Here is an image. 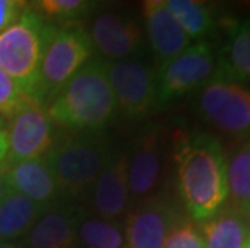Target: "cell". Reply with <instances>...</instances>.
<instances>
[{
  "label": "cell",
  "instance_id": "6da1fadb",
  "mask_svg": "<svg viewBox=\"0 0 250 248\" xmlns=\"http://www.w3.org/2000/svg\"><path fill=\"white\" fill-rule=\"evenodd\" d=\"M173 160L178 191L189 216L204 221L226 205L228 160L221 142L207 133L178 134Z\"/></svg>",
  "mask_w": 250,
  "mask_h": 248
},
{
  "label": "cell",
  "instance_id": "7a4b0ae2",
  "mask_svg": "<svg viewBox=\"0 0 250 248\" xmlns=\"http://www.w3.org/2000/svg\"><path fill=\"white\" fill-rule=\"evenodd\" d=\"M52 124L73 131H100L116 112L107 76V61L89 60L45 110Z\"/></svg>",
  "mask_w": 250,
  "mask_h": 248
},
{
  "label": "cell",
  "instance_id": "3957f363",
  "mask_svg": "<svg viewBox=\"0 0 250 248\" xmlns=\"http://www.w3.org/2000/svg\"><path fill=\"white\" fill-rule=\"evenodd\" d=\"M113 156L110 140L99 131H79L63 135L45 153L44 161L60 195L83 198Z\"/></svg>",
  "mask_w": 250,
  "mask_h": 248
},
{
  "label": "cell",
  "instance_id": "277c9868",
  "mask_svg": "<svg viewBox=\"0 0 250 248\" xmlns=\"http://www.w3.org/2000/svg\"><path fill=\"white\" fill-rule=\"evenodd\" d=\"M54 31L49 21L28 7L17 23L0 33V70L33 100L39 86L42 58Z\"/></svg>",
  "mask_w": 250,
  "mask_h": 248
},
{
  "label": "cell",
  "instance_id": "5b68a950",
  "mask_svg": "<svg viewBox=\"0 0 250 248\" xmlns=\"http://www.w3.org/2000/svg\"><path fill=\"white\" fill-rule=\"evenodd\" d=\"M92 40L84 28L76 24H66L58 29L55 28L42 58L36 102L41 105L50 102L63 86L89 60H92Z\"/></svg>",
  "mask_w": 250,
  "mask_h": 248
},
{
  "label": "cell",
  "instance_id": "8992f818",
  "mask_svg": "<svg viewBox=\"0 0 250 248\" xmlns=\"http://www.w3.org/2000/svg\"><path fill=\"white\" fill-rule=\"evenodd\" d=\"M197 110L221 134L250 139V91L244 84L213 75L197 98Z\"/></svg>",
  "mask_w": 250,
  "mask_h": 248
},
{
  "label": "cell",
  "instance_id": "52a82bcc",
  "mask_svg": "<svg viewBox=\"0 0 250 248\" xmlns=\"http://www.w3.org/2000/svg\"><path fill=\"white\" fill-rule=\"evenodd\" d=\"M216 57L210 44L197 42L168 61L160 63L155 73L157 102L160 105L202 87L213 77Z\"/></svg>",
  "mask_w": 250,
  "mask_h": 248
},
{
  "label": "cell",
  "instance_id": "ba28073f",
  "mask_svg": "<svg viewBox=\"0 0 250 248\" xmlns=\"http://www.w3.org/2000/svg\"><path fill=\"white\" fill-rule=\"evenodd\" d=\"M107 76L116 108L127 118H142L158 103L155 73L147 63L136 58L107 61Z\"/></svg>",
  "mask_w": 250,
  "mask_h": 248
},
{
  "label": "cell",
  "instance_id": "9c48e42d",
  "mask_svg": "<svg viewBox=\"0 0 250 248\" xmlns=\"http://www.w3.org/2000/svg\"><path fill=\"white\" fill-rule=\"evenodd\" d=\"M52 121L41 103L33 102L10 118L7 128V156L3 163H17L45 156L54 145Z\"/></svg>",
  "mask_w": 250,
  "mask_h": 248
},
{
  "label": "cell",
  "instance_id": "30bf717a",
  "mask_svg": "<svg viewBox=\"0 0 250 248\" xmlns=\"http://www.w3.org/2000/svg\"><path fill=\"white\" fill-rule=\"evenodd\" d=\"M181 221L178 210L165 198L152 197L127 211L125 234L127 248H163L167 237Z\"/></svg>",
  "mask_w": 250,
  "mask_h": 248
},
{
  "label": "cell",
  "instance_id": "8fae6325",
  "mask_svg": "<svg viewBox=\"0 0 250 248\" xmlns=\"http://www.w3.org/2000/svg\"><path fill=\"white\" fill-rule=\"evenodd\" d=\"M163 176L162 134L152 129L136 140L127 153V186L136 205L152 198Z\"/></svg>",
  "mask_w": 250,
  "mask_h": 248
},
{
  "label": "cell",
  "instance_id": "7c38bea8",
  "mask_svg": "<svg viewBox=\"0 0 250 248\" xmlns=\"http://www.w3.org/2000/svg\"><path fill=\"white\" fill-rule=\"evenodd\" d=\"M90 202L97 218L116 221L127 213L131 205L127 186V153L113 155L90 189Z\"/></svg>",
  "mask_w": 250,
  "mask_h": 248
},
{
  "label": "cell",
  "instance_id": "4fadbf2b",
  "mask_svg": "<svg viewBox=\"0 0 250 248\" xmlns=\"http://www.w3.org/2000/svg\"><path fill=\"white\" fill-rule=\"evenodd\" d=\"M89 38L110 61L125 60L139 50L142 44V29L137 21L118 13H102L94 19Z\"/></svg>",
  "mask_w": 250,
  "mask_h": 248
},
{
  "label": "cell",
  "instance_id": "5bb4252c",
  "mask_svg": "<svg viewBox=\"0 0 250 248\" xmlns=\"http://www.w3.org/2000/svg\"><path fill=\"white\" fill-rule=\"evenodd\" d=\"M0 174L10 192L23 195L44 208L55 205L57 198L60 197V192L45 165L44 156L17 163H2Z\"/></svg>",
  "mask_w": 250,
  "mask_h": 248
},
{
  "label": "cell",
  "instance_id": "9a60e30c",
  "mask_svg": "<svg viewBox=\"0 0 250 248\" xmlns=\"http://www.w3.org/2000/svg\"><path fill=\"white\" fill-rule=\"evenodd\" d=\"M142 15L152 52L160 63L171 60L190 45V38L169 12L165 0H146Z\"/></svg>",
  "mask_w": 250,
  "mask_h": 248
},
{
  "label": "cell",
  "instance_id": "2e32d148",
  "mask_svg": "<svg viewBox=\"0 0 250 248\" xmlns=\"http://www.w3.org/2000/svg\"><path fill=\"white\" fill-rule=\"evenodd\" d=\"M81 219V211L73 205H52L26 234V248H73Z\"/></svg>",
  "mask_w": 250,
  "mask_h": 248
},
{
  "label": "cell",
  "instance_id": "e0dca14e",
  "mask_svg": "<svg viewBox=\"0 0 250 248\" xmlns=\"http://www.w3.org/2000/svg\"><path fill=\"white\" fill-rule=\"evenodd\" d=\"M199 229L205 248H246L250 242V224L231 207H223L200 221Z\"/></svg>",
  "mask_w": 250,
  "mask_h": 248
},
{
  "label": "cell",
  "instance_id": "ac0fdd59",
  "mask_svg": "<svg viewBox=\"0 0 250 248\" xmlns=\"http://www.w3.org/2000/svg\"><path fill=\"white\" fill-rule=\"evenodd\" d=\"M215 75L239 84L250 82V17L231 26Z\"/></svg>",
  "mask_w": 250,
  "mask_h": 248
},
{
  "label": "cell",
  "instance_id": "d6986e66",
  "mask_svg": "<svg viewBox=\"0 0 250 248\" xmlns=\"http://www.w3.org/2000/svg\"><path fill=\"white\" fill-rule=\"evenodd\" d=\"M45 210L23 195L10 192L0 203V240L15 242L26 235Z\"/></svg>",
  "mask_w": 250,
  "mask_h": 248
},
{
  "label": "cell",
  "instance_id": "ffe728a7",
  "mask_svg": "<svg viewBox=\"0 0 250 248\" xmlns=\"http://www.w3.org/2000/svg\"><path fill=\"white\" fill-rule=\"evenodd\" d=\"M228 207L250 218V139L228 160Z\"/></svg>",
  "mask_w": 250,
  "mask_h": 248
},
{
  "label": "cell",
  "instance_id": "44dd1931",
  "mask_svg": "<svg viewBox=\"0 0 250 248\" xmlns=\"http://www.w3.org/2000/svg\"><path fill=\"white\" fill-rule=\"evenodd\" d=\"M165 2L190 40L213 34L216 28V8L210 3L200 0H165Z\"/></svg>",
  "mask_w": 250,
  "mask_h": 248
},
{
  "label": "cell",
  "instance_id": "7402d4cb",
  "mask_svg": "<svg viewBox=\"0 0 250 248\" xmlns=\"http://www.w3.org/2000/svg\"><path fill=\"white\" fill-rule=\"evenodd\" d=\"M76 244L84 248H127L125 228L118 221L97 216L83 218L78 226Z\"/></svg>",
  "mask_w": 250,
  "mask_h": 248
},
{
  "label": "cell",
  "instance_id": "603a6c76",
  "mask_svg": "<svg viewBox=\"0 0 250 248\" xmlns=\"http://www.w3.org/2000/svg\"><path fill=\"white\" fill-rule=\"evenodd\" d=\"M92 5L86 0H41L34 3V12H39L42 18L49 21H73L89 12Z\"/></svg>",
  "mask_w": 250,
  "mask_h": 248
},
{
  "label": "cell",
  "instance_id": "cb8c5ba5",
  "mask_svg": "<svg viewBox=\"0 0 250 248\" xmlns=\"http://www.w3.org/2000/svg\"><path fill=\"white\" fill-rule=\"evenodd\" d=\"M33 102L36 100L29 98L12 77H8L0 70V116L10 119Z\"/></svg>",
  "mask_w": 250,
  "mask_h": 248
},
{
  "label": "cell",
  "instance_id": "d4e9b609",
  "mask_svg": "<svg viewBox=\"0 0 250 248\" xmlns=\"http://www.w3.org/2000/svg\"><path fill=\"white\" fill-rule=\"evenodd\" d=\"M163 248H205V244L192 221L181 219L169 232Z\"/></svg>",
  "mask_w": 250,
  "mask_h": 248
},
{
  "label": "cell",
  "instance_id": "484cf974",
  "mask_svg": "<svg viewBox=\"0 0 250 248\" xmlns=\"http://www.w3.org/2000/svg\"><path fill=\"white\" fill-rule=\"evenodd\" d=\"M26 8L28 3L21 0H0V33L17 23Z\"/></svg>",
  "mask_w": 250,
  "mask_h": 248
},
{
  "label": "cell",
  "instance_id": "4316f807",
  "mask_svg": "<svg viewBox=\"0 0 250 248\" xmlns=\"http://www.w3.org/2000/svg\"><path fill=\"white\" fill-rule=\"evenodd\" d=\"M5 156H7V126L0 116V161H3Z\"/></svg>",
  "mask_w": 250,
  "mask_h": 248
},
{
  "label": "cell",
  "instance_id": "83f0119b",
  "mask_svg": "<svg viewBox=\"0 0 250 248\" xmlns=\"http://www.w3.org/2000/svg\"><path fill=\"white\" fill-rule=\"evenodd\" d=\"M8 193H10V189L7 187V184H5L2 174H0V203L3 202V198L7 197Z\"/></svg>",
  "mask_w": 250,
  "mask_h": 248
},
{
  "label": "cell",
  "instance_id": "f1b7e54d",
  "mask_svg": "<svg viewBox=\"0 0 250 248\" xmlns=\"http://www.w3.org/2000/svg\"><path fill=\"white\" fill-rule=\"evenodd\" d=\"M0 248H21L18 244H15V242H2L0 240Z\"/></svg>",
  "mask_w": 250,
  "mask_h": 248
},
{
  "label": "cell",
  "instance_id": "f546056e",
  "mask_svg": "<svg viewBox=\"0 0 250 248\" xmlns=\"http://www.w3.org/2000/svg\"><path fill=\"white\" fill-rule=\"evenodd\" d=\"M246 248H250V242H249V244H247V247Z\"/></svg>",
  "mask_w": 250,
  "mask_h": 248
},
{
  "label": "cell",
  "instance_id": "4dcf8cb0",
  "mask_svg": "<svg viewBox=\"0 0 250 248\" xmlns=\"http://www.w3.org/2000/svg\"><path fill=\"white\" fill-rule=\"evenodd\" d=\"M2 163H3V161H0V166H2Z\"/></svg>",
  "mask_w": 250,
  "mask_h": 248
},
{
  "label": "cell",
  "instance_id": "1f68e13d",
  "mask_svg": "<svg viewBox=\"0 0 250 248\" xmlns=\"http://www.w3.org/2000/svg\"><path fill=\"white\" fill-rule=\"evenodd\" d=\"M247 221H249V224H250V218H249V219H247Z\"/></svg>",
  "mask_w": 250,
  "mask_h": 248
}]
</instances>
